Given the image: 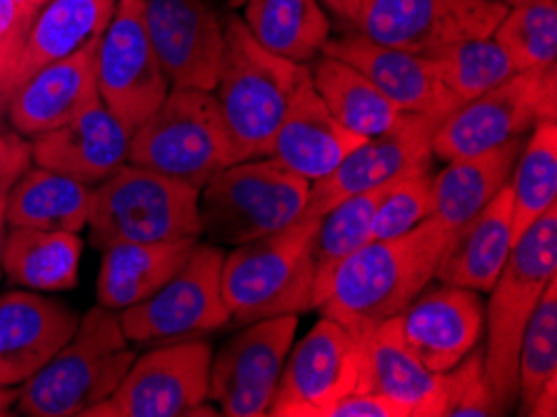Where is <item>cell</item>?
<instances>
[{"instance_id": "obj_21", "label": "cell", "mask_w": 557, "mask_h": 417, "mask_svg": "<svg viewBox=\"0 0 557 417\" xmlns=\"http://www.w3.org/2000/svg\"><path fill=\"white\" fill-rule=\"evenodd\" d=\"M100 38V36H98ZM98 38L86 42L63 61L46 65L30 75L5 106L8 125L23 138H38L48 131L65 125L83 110L98 103L96 48Z\"/></svg>"}, {"instance_id": "obj_25", "label": "cell", "mask_w": 557, "mask_h": 417, "mask_svg": "<svg viewBox=\"0 0 557 417\" xmlns=\"http://www.w3.org/2000/svg\"><path fill=\"white\" fill-rule=\"evenodd\" d=\"M512 250V191L510 181L505 188L455 230L450 248L437 268L435 280L447 285L468 287L475 293H491L497 275Z\"/></svg>"}, {"instance_id": "obj_29", "label": "cell", "mask_w": 557, "mask_h": 417, "mask_svg": "<svg viewBox=\"0 0 557 417\" xmlns=\"http://www.w3.org/2000/svg\"><path fill=\"white\" fill-rule=\"evenodd\" d=\"M83 237L40 228H11L3 241V278L36 293H63L78 285Z\"/></svg>"}, {"instance_id": "obj_4", "label": "cell", "mask_w": 557, "mask_h": 417, "mask_svg": "<svg viewBox=\"0 0 557 417\" xmlns=\"http://www.w3.org/2000/svg\"><path fill=\"white\" fill-rule=\"evenodd\" d=\"M557 275V203L512 245L485 305V376L500 413L518 405V353L528 320Z\"/></svg>"}, {"instance_id": "obj_10", "label": "cell", "mask_w": 557, "mask_h": 417, "mask_svg": "<svg viewBox=\"0 0 557 417\" xmlns=\"http://www.w3.org/2000/svg\"><path fill=\"white\" fill-rule=\"evenodd\" d=\"M555 65L512 75L497 88L455 108L433 135V158L455 160L525 138L540 121H555Z\"/></svg>"}, {"instance_id": "obj_44", "label": "cell", "mask_w": 557, "mask_h": 417, "mask_svg": "<svg viewBox=\"0 0 557 417\" xmlns=\"http://www.w3.org/2000/svg\"><path fill=\"white\" fill-rule=\"evenodd\" d=\"M18 393H21V388L0 385V415H5L15 403H18Z\"/></svg>"}, {"instance_id": "obj_17", "label": "cell", "mask_w": 557, "mask_h": 417, "mask_svg": "<svg viewBox=\"0 0 557 417\" xmlns=\"http://www.w3.org/2000/svg\"><path fill=\"white\" fill-rule=\"evenodd\" d=\"M150 46L171 88L213 93L221 68L225 21L210 0H140Z\"/></svg>"}, {"instance_id": "obj_12", "label": "cell", "mask_w": 557, "mask_h": 417, "mask_svg": "<svg viewBox=\"0 0 557 417\" xmlns=\"http://www.w3.org/2000/svg\"><path fill=\"white\" fill-rule=\"evenodd\" d=\"M96 81L103 106L131 135L148 121L171 93L146 23L140 0H117L96 48Z\"/></svg>"}, {"instance_id": "obj_31", "label": "cell", "mask_w": 557, "mask_h": 417, "mask_svg": "<svg viewBox=\"0 0 557 417\" xmlns=\"http://www.w3.org/2000/svg\"><path fill=\"white\" fill-rule=\"evenodd\" d=\"M308 71L312 88L323 98L325 108L345 131L358 138L387 133L405 118L403 110L373 81L337 58L320 53Z\"/></svg>"}, {"instance_id": "obj_41", "label": "cell", "mask_w": 557, "mask_h": 417, "mask_svg": "<svg viewBox=\"0 0 557 417\" xmlns=\"http://www.w3.org/2000/svg\"><path fill=\"white\" fill-rule=\"evenodd\" d=\"M33 165L30 140L23 138L11 125L0 123V198L8 195L13 183Z\"/></svg>"}, {"instance_id": "obj_33", "label": "cell", "mask_w": 557, "mask_h": 417, "mask_svg": "<svg viewBox=\"0 0 557 417\" xmlns=\"http://www.w3.org/2000/svg\"><path fill=\"white\" fill-rule=\"evenodd\" d=\"M518 403L522 415H557V275L545 287L520 340Z\"/></svg>"}, {"instance_id": "obj_38", "label": "cell", "mask_w": 557, "mask_h": 417, "mask_svg": "<svg viewBox=\"0 0 557 417\" xmlns=\"http://www.w3.org/2000/svg\"><path fill=\"white\" fill-rule=\"evenodd\" d=\"M433 218V170H410L387 183L375 206L373 241L395 237Z\"/></svg>"}, {"instance_id": "obj_18", "label": "cell", "mask_w": 557, "mask_h": 417, "mask_svg": "<svg viewBox=\"0 0 557 417\" xmlns=\"http://www.w3.org/2000/svg\"><path fill=\"white\" fill-rule=\"evenodd\" d=\"M395 322L420 363L433 372H447L483 340L485 303L475 291L437 280L425 285Z\"/></svg>"}, {"instance_id": "obj_24", "label": "cell", "mask_w": 557, "mask_h": 417, "mask_svg": "<svg viewBox=\"0 0 557 417\" xmlns=\"http://www.w3.org/2000/svg\"><path fill=\"white\" fill-rule=\"evenodd\" d=\"M391 400L405 417H445L447 372H433L405 343L398 322L385 320L362 338L360 388Z\"/></svg>"}, {"instance_id": "obj_30", "label": "cell", "mask_w": 557, "mask_h": 417, "mask_svg": "<svg viewBox=\"0 0 557 417\" xmlns=\"http://www.w3.org/2000/svg\"><path fill=\"white\" fill-rule=\"evenodd\" d=\"M90 185L48 168H28L5 198V223L11 228L83 233L90 212Z\"/></svg>"}, {"instance_id": "obj_37", "label": "cell", "mask_w": 557, "mask_h": 417, "mask_svg": "<svg viewBox=\"0 0 557 417\" xmlns=\"http://www.w3.org/2000/svg\"><path fill=\"white\" fill-rule=\"evenodd\" d=\"M518 71L555 65L557 61V3L555 0H530L505 11L493 30Z\"/></svg>"}, {"instance_id": "obj_13", "label": "cell", "mask_w": 557, "mask_h": 417, "mask_svg": "<svg viewBox=\"0 0 557 417\" xmlns=\"http://www.w3.org/2000/svg\"><path fill=\"white\" fill-rule=\"evenodd\" d=\"M360 376L362 338L323 315L290 347L268 415L327 417L337 400L360 388Z\"/></svg>"}, {"instance_id": "obj_27", "label": "cell", "mask_w": 557, "mask_h": 417, "mask_svg": "<svg viewBox=\"0 0 557 417\" xmlns=\"http://www.w3.org/2000/svg\"><path fill=\"white\" fill-rule=\"evenodd\" d=\"M115 3L117 0H46L25 33L21 58L11 75V96L30 75L98 38L111 21Z\"/></svg>"}, {"instance_id": "obj_6", "label": "cell", "mask_w": 557, "mask_h": 417, "mask_svg": "<svg viewBox=\"0 0 557 417\" xmlns=\"http://www.w3.org/2000/svg\"><path fill=\"white\" fill-rule=\"evenodd\" d=\"M88 233L92 248L200 237V188L156 170L123 163L92 185Z\"/></svg>"}, {"instance_id": "obj_40", "label": "cell", "mask_w": 557, "mask_h": 417, "mask_svg": "<svg viewBox=\"0 0 557 417\" xmlns=\"http://www.w3.org/2000/svg\"><path fill=\"white\" fill-rule=\"evenodd\" d=\"M30 23L33 19L18 5V0H0V118L11 100V75Z\"/></svg>"}, {"instance_id": "obj_26", "label": "cell", "mask_w": 557, "mask_h": 417, "mask_svg": "<svg viewBox=\"0 0 557 417\" xmlns=\"http://www.w3.org/2000/svg\"><path fill=\"white\" fill-rule=\"evenodd\" d=\"M198 241L200 237L117 243L100 250L103 258H100L96 280L98 305L121 312L135 303L146 301L181 270Z\"/></svg>"}, {"instance_id": "obj_39", "label": "cell", "mask_w": 557, "mask_h": 417, "mask_svg": "<svg viewBox=\"0 0 557 417\" xmlns=\"http://www.w3.org/2000/svg\"><path fill=\"white\" fill-rule=\"evenodd\" d=\"M497 407L491 382L485 376L483 351H470L462 360L447 370V410L445 417H495Z\"/></svg>"}, {"instance_id": "obj_14", "label": "cell", "mask_w": 557, "mask_h": 417, "mask_svg": "<svg viewBox=\"0 0 557 417\" xmlns=\"http://www.w3.org/2000/svg\"><path fill=\"white\" fill-rule=\"evenodd\" d=\"M298 333V315H281L243 326L210 365V390L225 417H263L275 400L283 365Z\"/></svg>"}, {"instance_id": "obj_48", "label": "cell", "mask_w": 557, "mask_h": 417, "mask_svg": "<svg viewBox=\"0 0 557 417\" xmlns=\"http://www.w3.org/2000/svg\"><path fill=\"white\" fill-rule=\"evenodd\" d=\"M225 3L231 5V8H243V3H246V0H225Z\"/></svg>"}, {"instance_id": "obj_1", "label": "cell", "mask_w": 557, "mask_h": 417, "mask_svg": "<svg viewBox=\"0 0 557 417\" xmlns=\"http://www.w3.org/2000/svg\"><path fill=\"white\" fill-rule=\"evenodd\" d=\"M453 235L430 218L403 235L375 237L331 272L312 297V310L366 338L380 322L398 318L433 283Z\"/></svg>"}, {"instance_id": "obj_23", "label": "cell", "mask_w": 557, "mask_h": 417, "mask_svg": "<svg viewBox=\"0 0 557 417\" xmlns=\"http://www.w3.org/2000/svg\"><path fill=\"white\" fill-rule=\"evenodd\" d=\"M128 148L131 131H125V125L103 106V100L55 131L30 140L33 163L90 188L128 163Z\"/></svg>"}, {"instance_id": "obj_46", "label": "cell", "mask_w": 557, "mask_h": 417, "mask_svg": "<svg viewBox=\"0 0 557 417\" xmlns=\"http://www.w3.org/2000/svg\"><path fill=\"white\" fill-rule=\"evenodd\" d=\"M44 3H46V0H18V5L23 8V11H25V13H28V15H30V19H36L38 8H40V5H44Z\"/></svg>"}, {"instance_id": "obj_34", "label": "cell", "mask_w": 557, "mask_h": 417, "mask_svg": "<svg viewBox=\"0 0 557 417\" xmlns=\"http://www.w3.org/2000/svg\"><path fill=\"white\" fill-rule=\"evenodd\" d=\"M512 245L557 203V125L540 121L525 135L510 175Z\"/></svg>"}, {"instance_id": "obj_47", "label": "cell", "mask_w": 557, "mask_h": 417, "mask_svg": "<svg viewBox=\"0 0 557 417\" xmlns=\"http://www.w3.org/2000/svg\"><path fill=\"white\" fill-rule=\"evenodd\" d=\"M491 3H497V5H505V8H512V5H522V3H530V0H491Z\"/></svg>"}, {"instance_id": "obj_45", "label": "cell", "mask_w": 557, "mask_h": 417, "mask_svg": "<svg viewBox=\"0 0 557 417\" xmlns=\"http://www.w3.org/2000/svg\"><path fill=\"white\" fill-rule=\"evenodd\" d=\"M5 198H8V195H3V198H0V278H3V241H5V230H8V223H5Z\"/></svg>"}, {"instance_id": "obj_36", "label": "cell", "mask_w": 557, "mask_h": 417, "mask_svg": "<svg viewBox=\"0 0 557 417\" xmlns=\"http://www.w3.org/2000/svg\"><path fill=\"white\" fill-rule=\"evenodd\" d=\"M437 73L458 108L497 88L520 71L495 38H472L455 42L435 58Z\"/></svg>"}, {"instance_id": "obj_22", "label": "cell", "mask_w": 557, "mask_h": 417, "mask_svg": "<svg viewBox=\"0 0 557 417\" xmlns=\"http://www.w3.org/2000/svg\"><path fill=\"white\" fill-rule=\"evenodd\" d=\"M360 140L366 138H358L335 121L323 98L312 88L310 71L302 65L268 158L277 160L302 181L315 183L333 173Z\"/></svg>"}, {"instance_id": "obj_43", "label": "cell", "mask_w": 557, "mask_h": 417, "mask_svg": "<svg viewBox=\"0 0 557 417\" xmlns=\"http://www.w3.org/2000/svg\"><path fill=\"white\" fill-rule=\"evenodd\" d=\"M320 3H323L337 21L348 25V30H356L368 0H320Z\"/></svg>"}, {"instance_id": "obj_35", "label": "cell", "mask_w": 557, "mask_h": 417, "mask_svg": "<svg viewBox=\"0 0 557 417\" xmlns=\"http://www.w3.org/2000/svg\"><path fill=\"white\" fill-rule=\"evenodd\" d=\"M380 193L383 188L352 195L318 218L315 233H312V266H315L312 297L350 253L373 241V218Z\"/></svg>"}, {"instance_id": "obj_9", "label": "cell", "mask_w": 557, "mask_h": 417, "mask_svg": "<svg viewBox=\"0 0 557 417\" xmlns=\"http://www.w3.org/2000/svg\"><path fill=\"white\" fill-rule=\"evenodd\" d=\"M223 258L221 245L198 241L188 260L163 287L117 312L125 338L133 345H163L231 326L221 287Z\"/></svg>"}, {"instance_id": "obj_32", "label": "cell", "mask_w": 557, "mask_h": 417, "mask_svg": "<svg viewBox=\"0 0 557 417\" xmlns=\"http://www.w3.org/2000/svg\"><path fill=\"white\" fill-rule=\"evenodd\" d=\"M243 23L260 46L293 63L320 56L333 33L320 0H246Z\"/></svg>"}, {"instance_id": "obj_2", "label": "cell", "mask_w": 557, "mask_h": 417, "mask_svg": "<svg viewBox=\"0 0 557 417\" xmlns=\"http://www.w3.org/2000/svg\"><path fill=\"white\" fill-rule=\"evenodd\" d=\"M302 65L260 46L240 15H227L213 96L235 163L268 156Z\"/></svg>"}, {"instance_id": "obj_20", "label": "cell", "mask_w": 557, "mask_h": 417, "mask_svg": "<svg viewBox=\"0 0 557 417\" xmlns=\"http://www.w3.org/2000/svg\"><path fill=\"white\" fill-rule=\"evenodd\" d=\"M81 315L36 291L0 295V385L21 388L73 338Z\"/></svg>"}, {"instance_id": "obj_3", "label": "cell", "mask_w": 557, "mask_h": 417, "mask_svg": "<svg viewBox=\"0 0 557 417\" xmlns=\"http://www.w3.org/2000/svg\"><path fill=\"white\" fill-rule=\"evenodd\" d=\"M117 312L96 305L73 338L21 385L18 413L28 417H86L111 397L135 360Z\"/></svg>"}, {"instance_id": "obj_19", "label": "cell", "mask_w": 557, "mask_h": 417, "mask_svg": "<svg viewBox=\"0 0 557 417\" xmlns=\"http://www.w3.org/2000/svg\"><path fill=\"white\" fill-rule=\"evenodd\" d=\"M320 53L337 58L373 81L403 113L447 118L458 103L447 93L433 58L370 40L360 30L327 38Z\"/></svg>"}, {"instance_id": "obj_16", "label": "cell", "mask_w": 557, "mask_h": 417, "mask_svg": "<svg viewBox=\"0 0 557 417\" xmlns=\"http://www.w3.org/2000/svg\"><path fill=\"white\" fill-rule=\"evenodd\" d=\"M443 118L405 113L387 133L360 140L323 181L310 183L302 216L320 218L327 208L352 195L385 188L410 170L433 165V135Z\"/></svg>"}, {"instance_id": "obj_15", "label": "cell", "mask_w": 557, "mask_h": 417, "mask_svg": "<svg viewBox=\"0 0 557 417\" xmlns=\"http://www.w3.org/2000/svg\"><path fill=\"white\" fill-rule=\"evenodd\" d=\"M505 11L491 0H368L356 30L383 46L435 58L455 42L491 38Z\"/></svg>"}, {"instance_id": "obj_7", "label": "cell", "mask_w": 557, "mask_h": 417, "mask_svg": "<svg viewBox=\"0 0 557 417\" xmlns=\"http://www.w3.org/2000/svg\"><path fill=\"white\" fill-rule=\"evenodd\" d=\"M310 183L273 158L223 168L200 188V235L215 245H243L295 223L308 206Z\"/></svg>"}, {"instance_id": "obj_42", "label": "cell", "mask_w": 557, "mask_h": 417, "mask_svg": "<svg viewBox=\"0 0 557 417\" xmlns=\"http://www.w3.org/2000/svg\"><path fill=\"white\" fill-rule=\"evenodd\" d=\"M327 417H405V413L383 395L370 393V390H352L350 395L337 400Z\"/></svg>"}, {"instance_id": "obj_5", "label": "cell", "mask_w": 557, "mask_h": 417, "mask_svg": "<svg viewBox=\"0 0 557 417\" xmlns=\"http://www.w3.org/2000/svg\"><path fill=\"white\" fill-rule=\"evenodd\" d=\"M318 218L300 216L288 228L235 245L223 258L221 287L231 326L312 310V233Z\"/></svg>"}, {"instance_id": "obj_8", "label": "cell", "mask_w": 557, "mask_h": 417, "mask_svg": "<svg viewBox=\"0 0 557 417\" xmlns=\"http://www.w3.org/2000/svg\"><path fill=\"white\" fill-rule=\"evenodd\" d=\"M128 163L202 188L233 165V150L213 93L171 88L153 115L131 135Z\"/></svg>"}, {"instance_id": "obj_11", "label": "cell", "mask_w": 557, "mask_h": 417, "mask_svg": "<svg viewBox=\"0 0 557 417\" xmlns=\"http://www.w3.org/2000/svg\"><path fill=\"white\" fill-rule=\"evenodd\" d=\"M213 347L202 338L173 340L135 357L115 393L86 417L221 415L208 405Z\"/></svg>"}, {"instance_id": "obj_28", "label": "cell", "mask_w": 557, "mask_h": 417, "mask_svg": "<svg viewBox=\"0 0 557 417\" xmlns=\"http://www.w3.org/2000/svg\"><path fill=\"white\" fill-rule=\"evenodd\" d=\"M525 138H515L493 150L447 160L433 173V218L447 230H460L508 185L515 160Z\"/></svg>"}]
</instances>
